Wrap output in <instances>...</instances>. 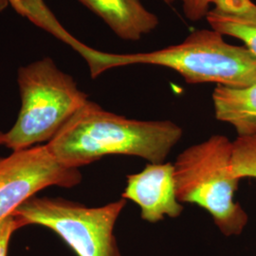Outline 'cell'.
Here are the masks:
<instances>
[{"label":"cell","instance_id":"8","mask_svg":"<svg viewBox=\"0 0 256 256\" xmlns=\"http://www.w3.org/2000/svg\"><path fill=\"white\" fill-rule=\"evenodd\" d=\"M111 28L118 36L136 41L158 24L140 0H80Z\"/></svg>","mask_w":256,"mask_h":256},{"label":"cell","instance_id":"5","mask_svg":"<svg viewBox=\"0 0 256 256\" xmlns=\"http://www.w3.org/2000/svg\"><path fill=\"white\" fill-rule=\"evenodd\" d=\"M128 200L86 207L63 198L32 196L16 210L28 225L52 230L78 256H122L114 234Z\"/></svg>","mask_w":256,"mask_h":256},{"label":"cell","instance_id":"15","mask_svg":"<svg viewBox=\"0 0 256 256\" xmlns=\"http://www.w3.org/2000/svg\"><path fill=\"white\" fill-rule=\"evenodd\" d=\"M4 144H5V134L0 132V146H2Z\"/></svg>","mask_w":256,"mask_h":256},{"label":"cell","instance_id":"14","mask_svg":"<svg viewBox=\"0 0 256 256\" xmlns=\"http://www.w3.org/2000/svg\"><path fill=\"white\" fill-rule=\"evenodd\" d=\"M9 3L6 0H0V10L5 9Z\"/></svg>","mask_w":256,"mask_h":256},{"label":"cell","instance_id":"4","mask_svg":"<svg viewBox=\"0 0 256 256\" xmlns=\"http://www.w3.org/2000/svg\"><path fill=\"white\" fill-rule=\"evenodd\" d=\"M18 84L21 108L4 144L12 152L48 142L88 101L72 77L48 58L21 68Z\"/></svg>","mask_w":256,"mask_h":256},{"label":"cell","instance_id":"10","mask_svg":"<svg viewBox=\"0 0 256 256\" xmlns=\"http://www.w3.org/2000/svg\"><path fill=\"white\" fill-rule=\"evenodd\" d=\"M212 102L216 118L232 126L238 136L256 134V84L239 88L216 86Z\"/></svg>","mask_w":256,"mask_h":256},{"label":"cell","instance_id":"12","mask_svg":"<svg viewBox=\"0 0 256 256\" xmlns=\"http://www.w3.org/2000/svg\"><path fill=\"white\" fill-rule=\"evenodd\" d=\"M28 226L27 222L16 214L0 220V256H8L10 240L18 230Z\"/></svg>","mask_w":256,"mask_h":256},{"label":"cell","instance_id":"7","mask_svg":"<svg viewBox=\"0 0 256 256\" xmlns=\"http://www.w3.org/2000/svg\"><path fill=\"white\" fill-rule=\"evenodd\" d=\"M122 198L138 204L140 218L149 223L162 221L165 216L178 218L184 210L178 200L171 162L148 164L142 171L128 174Z\"/></svg>","mask_w":256,"mask_h":256},{"label":"cell","instance_id":"9","mask_svg":"<svg viewBox=\"0 0 256 256\" xmlns=\"http://www.w3.org/2000/svg\"><path fill=\"white\" fill-rule=\"evenodd\" d=\"M206 16L212 30L240 39L256 55V4L252 0H212Z\"/></svg>","mask_w":256,"mask_h":256},{"label":"cell","instance_id":"2","mask_svg":"<svg viewBox=\"0 0 256 256\" xmlns=\"http://www.w3.org/2000/svg\"><path fill=\"white\" fill-rule=\"evenodd\" d=\"M92 76L120 66L148 64L169 68L188 84L216 82L229 88L256 84V55L247 46L230 45L214 30L192 32L180 45L135 54H106L86 48L84 52Z\"/></svg>","mask_w":256,"mask_h":256},{"label":"cell","instance_id":"3","mask_svg":"<svg viewBox=\"0 0 256 256\" xmlns=\"http://www.w3.org/2000/svg\"><path fill=\"white\" fill-rule=\"evenodd\" d=\"M232 142L214 135L186 148L174 164L178 200L208 212L225 236H238L247 226L246 210L234 200L240 178L232 171Z\"/></svg>","mask_w":256,"mask_h":256},{"label":"cell","instance_id":"11","mask_svg":"<svg viewBox=\"0 0 256 256\" xmlns=\"http://www.w3.org/2000/svg\"><path fill=\"white\" fill-rule=\"evenodd\" d=\"M232 164L238 178H256V134L238 136L232 142Z\"/></svg>","mask_w":256,"mask_h":256},{"label":"cell","instance_id":"16","mask_svg":"<svg viewBox=\"0 0 256 256\" xmlns=\"http://www.w3.org/2000/svg\"><path fill=\"white\" fill-rule=\"evenodd\" d=\"M6 1H7L8 3H10V1H12V0H6Z\"/></svg>","mask_w":256,"mask_h":256},{"label":"cell","instance_id":"13","mask_svg":"<svg viewBox=\"0 0 256 256\" xmlns=\"http://www.w3.org/2000/svg\"><path fill=\"white\" fill-rule=\"evenodd\" d=\"M167 4H172L176 0H164ZM183 5V10L187 18L198 21L206 18L212 0H180Z\"/></svg>","mask_w":256,"mask_h":256},{"label":"cell","instance_id":"6","mask_svg":"<svg viewBox=\"0 0 256 256\" xmlns=\"http://www.w3.org/2000/svg\"><path fill=\"white\" fill-rule=\"evenodd\" d=\"M82 182L79 169L58 164L46 146L0 156V220L50 186L72 188Z\"/></svg>","mask_w":256,"mask_h":256},{"label":"cell","instance_id":"1","mask_svg":"<svg viewBox=\"0 0 256 256\" xmlns=\"http://www.w3.org/2000/svg\"><path fill=\"white\" fill-rule=\"evenodd\" d=\"M182 135V128L171 120L128 119L88 100L46 147L58 164L72 169L110 155L133 156L160 164Z\"/></svg>","mask_w":256,"mask_h":256}]
</instances>
